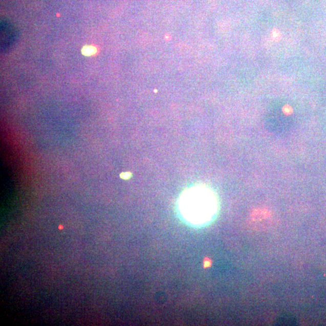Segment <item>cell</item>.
Here are the masks:
<instances>
[{
  "instance_id": "obj_1",
  "label": "cell",
  "mask_w": 326,
  "mask_h": 326,
  "mask_svg": "<svg viewBox=\"0 0 326 326\" xmlns=\"http://www.w3.org/2000/svg\"><path fill=\"white\" fill-rule=\"evenodd\" d=\"M180 208L183 216L191 223H206L216 213V198L206 187H193L184 191L181 196Z\"/></svg>"
},
{
  "instance_id": "obj_2",
  "label": "cell",
  "mask_w": 326,
  "mask_h": 326,
  "mask_svg": "<svg viewBox=\"0 0 326 326\" xmlns=\"http://www.w3.org/2000/svg\"><path fill=\"white\" fill-rule=\"evenodd\" d=\"M17 29L12 23L2 21L1 23V49L3 52L8 51L17 41Z\"/></svg>"
},
{
  "instance_id": "obj_3",
  "label": "cell",
  "mask_w": 326,
  "mask_h": 326,
  "mask_svg": "<svg viewBox=\"0 0 326 326\" xmlns=\"http://www.w3.org/2000/svg\"><path fill=\"white\" fill-rule=\"evenodd\" d=\"M250 223L252 228L255 230H265L270 226V219L268 215L260 211L252 215Z\"/></svg>"
},
{
  "instance_id": "obj_4",
  "label": "cell",
  "mask_w": 326,
  "mask_h": 326,
  "mask_svg": "<svg viewBox=\"0 0 326 326\" xmlns=\"http://www.w3.org/2000/svg\"><path fill=\"white\" fill-rule=\"evenodd\" d=\"M272 39L275 42L280 41L281 38V33L277 29H274L271 32Z\"/></svg>"
},
{
  "instance_id": "obj_5",
  "label": "cell",
  "mask_w": 326,
  "mask_h": 326,
  "mask_svg": "<svg viewBox=\"0 0 326 326\" xmlns=\"http://www.w3.org/2000/svg\"><path fill=\"white\" fill-rule=\"evenodd\" d=\"M131 176V173L129 172L122 173L120 175L121 178L124 180L129 179Z\"/></svg>"
}]
</instances>
